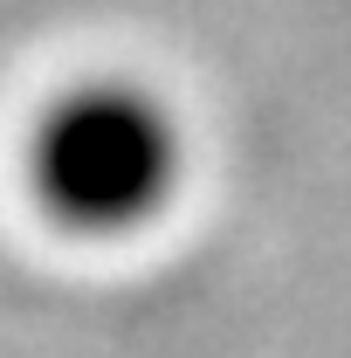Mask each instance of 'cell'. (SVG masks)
Masks as SVG:
<instances>
[{"label":"cell","instance_id":"cell-1","mask_svg":"<svg viewBox=\"0 0 351 358\" xmlns=\"http://www.w3.org/2000/svg\"><path fill=\"white\" fill-rule=\"evenodd\" d=\"M42 207L76 234H131L159 221L186 179V131L145 83H76L28 138Z\"/></svg>","mask_w":351,"mask_h":358}]
</instances>
